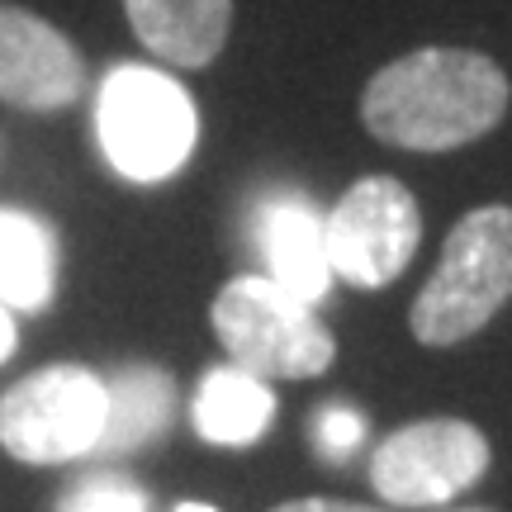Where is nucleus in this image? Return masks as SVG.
<instances>
[{"label":"nucleus","instance_id":"nucleus-15","mask_svg":"<svg viewBox=\"0 0 512 512\" xmlns=\"http://www.w3.org/2000/svg\"><path fill=\"white\" fill-rule=\"evenodd\" d=\"M313 441H318L323 460H347L351 451L366 441V418H361L356 408L328 403V408H318V418H313Z\"/></svg>","mask_w":512,"mask_h":512},{"label":"nucleus","instance_id":"nucleus-9","mask_svg":"<svg viewBox=\"0 0 512 512\" xmlns=\"http://www.w3.org/2000/svg\"><path fill=\"white\" fill-rule=\"evenodd\" d=\"M256 247L266 256V271L280 290L304 299L318 309V299L332 290V261H328V233L323 214L309 195L299 190H271L256 204Z\"/></svg>","mask_w":512,"mask_h":512},{"label":"nucleus","instance_id":"nucleus-10","mask_svg":"<svg viewBox=\"0 0 512 512\" xmlns=\"http://www.w3.org/2000/svg\"><path fill=\"white\" fill-rule=\"evenodd\" d=\"M124 15L147 53L162 57L166 67L195 72L223 53L233 0H124Z\"/></svg>","mask_w":512,"mask_h":512},{"label":"nucleus","instance_id":"nucleus-12","mask_svg":"<svg viewBox=\"0 0 512 512\" xmlns=\"http://www.w3.org/2000/svg\"><path fill=\"white\" fill-rule=\"evenodd\" d=\"M57 233L29 209L0 204V304L10 313H43L57 294Z\"/></svg>","mask_w":512,"mask_h":512},{"label":"nucleus","instance_id":"nucleus-3","mask_svg":"<svg viewBox=\"0 0 512 512\" xmlns=\"http://www.w3.org/2000/svg\"><path fill=\"white\" fill-rule=\"evenodd\" d=\"M95 133L105 162L133 185L171 181L200 138L195 100L171 72L124 62L95 95Z\"/></svg>","mask_w":512,"mask_h":512},{"label":"nucleus","instance_id":"nucleus-7","mask_svg":"<svg viewBox=\"0 0 512 512\" xmlns=\"http://www.w3.org/2000/svg\"><path fill=\"white\" fill-rule=\"evenodd\" d=\"M489 437L465 418H422L384 437L370 456V484L394 508H437L479 484Z\"/></svg>","mask_w":512,"mask_h":512},{"label":"nucleus","instance_id":"nucleus-16","mask_svg":"<svg viewBox=\"0 0 512 512\" xmlns=\"http://www.w3.org/2000/svg\"><path fill=\"white\" fill-rule=\"evenodd\" d=\"M275 512H380V508H366V503H337V498H294V503H280Z\"/></svg>","mask_w":512,"mask_h":512},{"label":"nucleus","instance_id":"nucleus-11","mask_svg":"<svg viewBox=\"0 0 512 512\" xmlns=\"http://www.w3.org/2000/svg\"><path fill=\"white\" fill-rule=\"evenodd\" d=\"M190 422L209 446H256L275 422V394L266 380H256L238 366L204 370L200 389L190 399Z\"/></svg>","mask_w":512,"mask_h":512},{"label":"nucleus","instance_id":"nucleus-18","mask_svg":"<svg viewBox=\"0 0 512 512\" xmlns=\"http://www.w3.org/2000/svg\"><path fill=\"white\" fill-rule=\"evenodd\" d=\"M176 512H219V508H209V503H181Z\"/></svg>","mask_w":512,"mask_h":512},{"label":"nucleus","instance_id":"nucleus-14","mask_svg":"<svg viewBox=\"0 0 512 512\" xmlns=\"http://www.w3.org/2000/svg\"><path fill=\"white\" fill-rule=\"evenodd\" d=\"M57 512H152V503H147V489L138 479L100 470V475L76 479L72 489L62 494Z\"/></svg>","mask_w":512,"mask_h":512},{"label":"nucleus","instance_id":"nucleus-2","mask_svg":"<svg viewBox=\"0 0 512 512\" xmlns=\"http://www.w3.org/2000/svg\"><path fill=\"white\" fill-rule=\"evenodd\" d=\"M512 299V209L484 204L446 233L437 271L413 299V337L422 347H460L494 323Z\"/></svg>","mask_w":512,"mask_h":512},{"label":"nucleus","instance_id":"nucleus-19","mask_svg":"<svg viewBox=\"0 0 512 512\" xmlns=\"http://www.w3.org/2000/svg\"><path fill=\"white\" fill-rule=\"evenodd\" d=\"M465 512H489V508H465Z\"/></svg>","mask_w":512,"mask_h":512},{"label":"nucleus","instance_id":"nucleus-1","mask_svg":"<svg viewBox=\"0 0 512 512\" xmlns=\"http://www.w3.org/2000/svg\"><path fill=\"white\" fill-rule=\"evenodd\" d=\"M508 100V72L494 57L470 48H418L384 62L366 81L361 124L389 147L451 152L494 133Z\"/></svg>","mask_w":512,"mask_h":512},{"label":"nucleus","instance_id":"nucleus-4","mask_svg":"<svg viewBox=\"0 0 512 512\" xmlns=\"http://www.w3.org/2000/svg\"><path fill=\"white\" fill-rule=\"evenodd\" d=\"M209 323L228 351V366L256 380H313L337 361V342L318 309L280 290L271 275H233L214 294Z\"/></svg>","mask_w":512,"mask_h":512},{"label":"nucleus","instance_id":"nucleus-6","mask_svg":"<svg viewBox=\"0 0 512 512\" xmlns=\"http://www.w3.org/2000/svg\"><path fill=\"white\" fill-rule=\"evenodd\" d=\"M328 233L332 280H347L356 290L394 285L422 242V214L413 190L394 176H361L347 195L323 214Z\"/></svg>","mask_w":512,"mask_h":512},{"label":"nucleus","instance_id":"nucleus-8","mask_svg":"<svg viewBox=\"0 0 512 512\" xmlns=\"http://www.w3.org/2000/svg\"><path fill=\"white\" fill-rule=\"evenodd\" d=\"M86 91V57L57 24L34 10L0 5V100L29 114L76 105Z\"/></svg>","mask_w":512,"mask_h":512},{"label":"nucleus","instance_id":"nucleus-17","mask_svg":"<svg viewBox=\"0 0 512 512\" xmlns=\"http://www.w3.org/2000/svg\"><path fill=\"white\" fill-rule=\"evenodd\" d=\"M15 347H19V328H15V313L0 304V366L15 356Z\"/></svg>","mask_w":512,"mask_h":512},{"label":"nucleus","instance_id":"nucleus-5","mask_svg":"<svg viewBox=\"0 0 512 512\" xmlns=\"http://www.w3.org/2000/svg\"><path fill=\"white\" fill-rule=\"evenodd\" d=\"M110 394L86 366H43L0 394V446L24 465H67L100 451Z\"/></svg>","mask_w":512,"mask_h":512},{"label":"nucleus","instance_id":"nucleus-13","mask_svg":"<svg viewBox=\"0 0 512 512\" xmlns=\"http://www.w3.org/2000/svg\"><path fill=\"white\" fill-rule=\"evenodd\" d=\"M110 413H105V456H128L138 446H152L176 418V380L162 366H124L105 380Z\"/></svg>","mask_w":512,"mask_h":512}]
</instances>
